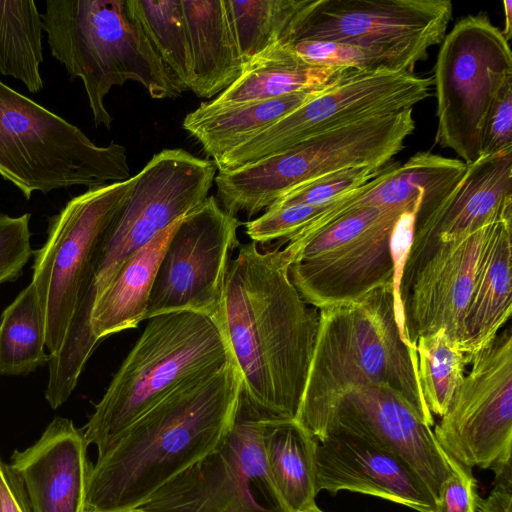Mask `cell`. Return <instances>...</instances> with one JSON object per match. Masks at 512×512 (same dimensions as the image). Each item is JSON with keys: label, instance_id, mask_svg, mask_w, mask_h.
I'll use <instances>...</instances> for the list:
<instances>
[{"label": "cell", "instance_id": "9c48e42d", "mask_svg": "<svg viewBox=\"0 0 512 512\" xmlns=\"http://www.w3.org/2000/svg\"><path fill=\"white\" fill-rule=\"evenodd\" d=\"M270 416L276 415L241 390L231 424L216 448L136 510L290 512L271 480L263 454L261 429Z\"/></svg>", "mask_w": 512, "mask_h": 512}, {"label": "cell", "instance_id": "52a82bcc", "mask_svg": "<svg viewBox=\"0 0 512 512\" xmlns=\"http://www.w3.org/2000/svg\"><path fill=\"white\" fill-rule=\"evenodd\" d=\"M414 130L412 108L361 119L254 163L219 172L214 179L215 197L228 214L251 217L319 176L349 167H384L404 149Z\"/></svg>", "mask_w": 512, "mask_h": 512}, {"label": "cell", "instance_id": "30bf717a", "mask_svg": "<svg viewBox=\"0 0 512 512\" xmlns=\"http://www.w3.org/2000/svg\"><path fill=\"white\" fill-rule=\"evenodd\" d=\"M433 71L435 142L470 165L481 157L493 102L512 79L509 41L488 16L468 15L445 35Z\"/></svg>", "mask_w": 512, "mask_h": 512}, {"label": "cell", "instance_id": "277c9868", "mask_svg": "<svg viewBox=\"0 0 512 512\" xmlns=\"http://www.w3.org/2000/svg\"><path fill=\"white\" fill-rule=\"evenodd\" d=\"M368 382L390 385L434 426L418 382L415 346L407 343L398 320L393 283L319 310L296 420L310 419L347 389Z\"/></svg>", "mask_w": 512, "mask_h": 512}, {"label": "cell", "instance_id": "b9f144b4", "mask_svg": "<svg viewBox=\"0 0 512 512\" xmlns=\"http://www.w3.org/2000/svg\"><path fill=\"white\" fill-rule=\"evenodd\" d=\"M302 512H324V511H322L321 509H319V508L317 507V505H314V506H312L311 508H309V509H307V510H305V511H302Z\"/></svg>", "mask_w": 512, "mask_h": 512}, {"label": "cell", "instance_id": "7a4b0ae2", "mask_svg": "<svg viewBox=\"0 0 512 512\" xmlns=\"http://www.w3.org/2000/svg\"><path fill=\"white\" fill-rule=\"evenodd\" d=\"M241 384L231 358L133 422L90 467L85 512H133L213 451L231 424Z\"/></svg>", "mask_w": 512, "mask_h": 512}, {"label": "cell", "instance_id": "9a60e30c", "mask_svg": "<svg viewBox=\"0 0 512 512\" xmlns=\"http://www.w3.org/2000/svg\"><path fill=\"white\" fill-rule=\"evenodd\" d=\"M300 424L318 442L349 438L397 455L422 479L436 502L453 475V459L437 442L432 427L388 384L355 385Z\"/></svg>", "mask_w": 512, "mask_h": 512}, {"label": "cell", "instance_id": "4dcf8cb0", "mask_svg": "<svg viewBox=\"0 0 512 512\" xmlns=\"http://www.w3.org/2000/svg\"><path fill=\"white\" fill-rule=\"evenodd\" d=\"M417 376L425 404L433 416L447 410L464 376L466 361L461 348L444 329L421 336L415 343Z\"/></svg>", "mask_w": 512, "mask_h": 512}, {"label": "cell", "instance_id": "7c38bea8", "mask_svg": "<svg viewBox=\"0 0 512 512\" xmlns=\"http://www.w3.org/2000/svg\"><path fill=\"white\" fill-rule=\"evenodd\" d=\"M432 85V77L415 73L347 69L318 95L213 162L219 172L232 171L361 119L413 109Z\"/></svg>", "mask_w": 512, "mask_h": 512}, {"label": "cell", "instance_id": "ab89813d", "mask_svg": "<svg viewBox=\"0 0 512 512\" xmlns=\"http://www.w3.org/2000/svg\"><path fill=\"white\" fill-rule=\"evenodd\" d=\"M0 497L3 512H33L25 488L9 464L0 457Z\"/></svg>", "mask_w": 512, "mask_h": 512}, {"label": "cell", "instance_id": "ffe728a7", "mask_svg": "<svg viewBox=\"0 0 512 512\" xmlns=\"http://www.w3.org/2000/svg\"><path fill=\"white\" fill-rule=\"evenodd\" d=\"M315 467L317 493L359 492L418 512H430L437 505L429 488L403 459L362 441L328 438L318 442Z\"/></svg>", "mask_w": 512, "mask_h": 512}, {"label": "cell", "instance_id": "f35d334b", "mask_svg": "<svg viewBox=\"0 0 512 512\" xmlns=\"http://www.w3.org/2000/svg\"><path fill=\"white\" fill-rule=\"evenodd\" d=\"M493 488L486 498L478 497L477 512H512V464L503 463L494 469Z\"/></svg>", "mask_w": 512, "mask_h": 512}, {"label": "cell", "instance_id": "d4e9b609", "mask_svg": "<svg viewBox=\"0 0 512 512\" xmlns=\"http://www.w3.org/2000/svg\"><path fill=\"white\" fill-rule=\"evenodd\" d=\"M327 86L269 100L219 107H209L203 102L186 115L183 128L215 161L293 112Z\"/></svg>", "mask_w": 512, "mask_h": 512}, {"label": "cell", "instance_id": "8fae6325", "mask_svg": "<svg viewBox=\"0 0 512 512\" xmlns=\"http://www.w3.org/2000/svg\"><path fill=\"white\" fill-rule=\"evenodd\" d=\"M407 213L355 209L307 238L287 242L294 257L289 276L305 302L320 310L392 284V238Z\"/></svg>", "mask_w": 512, "mask_h": 512}, {"label": "cell", "instance_id": "5bb4252c", "mask_svg": "<svg viewBox=\"0 0 512 512\" xmlns=\"http://www.w3.org/2000/svg\"><path fill=\"white\" fill-rule=\"evenodd\" d=\"M216 169L213 161L180 148L153 155L136 174L130 196L106 232L90 293L92 306L133 254L208 197Z\"/></svg>", "mask_w": 512, "mask_h": 512}, {"label": "cell", "instance_id": "e575fe53", "mask_svg": "<svg viewBox=\"0 0 512 512\" xmlns=\"http://www.w3.org/2000/svg\"><path fill=\"white\" fill-rule=\"evenodd\" d=\"M328 204L268 208L260 217L245 223L246 234L256 243L274 240L287 243L293 235L323 213Z\"/></svg>", "mask_w": 512, "mask_h": 512}, {"label": "cell", "instance_id": "ba28073f", "mask_svg": "<svg viewBox=\"0 0 512 512\" xmlns=\"http://www.w3.org/2000/svg\"><path fill=\"white\" fill-rule=\"evenodd\" d=\"M0 176L30 199L71 186L128 180L126 148L98 146L78 127L0 81Z\"/></svg>", "mask_w": 512, "mask_h": 512}, {"label": "cell", "instance_id": "8d00e7d4", "mask_svg": "<svg viewBox=\"0 0 512 512\" xmlns=\"http://www.w3.org/2000/svg\"><path fill=\"white\" fill-rule=\"evenodd\" d=\"M512 149V79L498 93L489 111L480 158Z\"/></svg>", "mask_w": 512, "mask_h": 512}, {"label": "cell", "instance_id": "d590c367", "mask_svg": "<svg viewBox=\"0 0 512 512\" xmlns=\"http://www.w3.org/2000/svg\"><path fill=\"white\" fill-rule=\"evenodd\" d=\"M30 214L0 213V284L16 280L32 255Z\"/></svg>", "mask_w": 512, "mask_h": 512}, {"label": "cell", "instance_id": "f1b7e54d", "mask_svg": "<svg viewBox=\"0 0 512 512\" xmlns=\"http://www.w3.org/2000/svg\"><path fill=\"white\" fill-rule=\"evenodd\" d=\"M44 318L31 282L3 311L0 320V373L28 374L48 362Z\"/></svg>", "mask_w": 512, "mask_h": 512}, {"label": "cell", "instance_id": "ac0fdd59", "mask_svg": "<svg viewBox=\"0 0 512 512\" xmlns=\"http://www.w3.org/2000/svg\"><path fill=\"white\" fill-rule=\"evenodd\" d=\"M512 216V149L479 158L466 171L438 207L414 224L400 296L440 243L462 238L482 227Z\"/></svg>", "mask_w": 512, "mask_h": 512}, {"label": "cell", "instance_id": "74e56055", "mask_svg": "<svg viewBox=\"0 0 512 512\" xmlns=\"http://www.w3.org/2000/svg\"><path fill=\"white\" fill-rule=\"evenodd\" d=\"M452 468L453 475L443 486L437 505L430 512H477L479 495L472 468L454 459Z\"/></svg>", "mask_w": 512, "mask_h": 512}, {"label": "cell", "instance_id": "e0dca14e", "mask_svg": "<svg viewBox=\"0 0 512 512\" xmlns=\"http://www.w3.org/2000/svg\"><path fill=\"white\" fill-rule=\"evenodd\" d=\"M447 410L434 424L441 448L469 467L494 469L511 461L512 335L499 333L471 362Z\"/></svg>", "mask_w": 512, "mask_h": 512}, {"label": "cell", "instance_id": "83f0119b", "mask_svg": "<svg viewBox=\"0 0 512 512\" xmlns=\"http://www.w3.org/2000/svg\"><path fill=\"white\" fill-rule=\"evenodd\" d=\"M43 31L33 0L0 1V75L21 81L31 93L43 88Z\"/></svg>", "mask_w": 512, "mask_h": 512}, {"label": "cell", "instance_id": "7402d4cb", "mask_svg": "<svg viewBox=\"0 0 512 512\" xmlns=\"http://www.w3.org/2000/svg\"><path fill=\"white\" fill-rule=\"evenodd\" d=\"M512 216L492 225L479 259L464 319L466 364L490 346L511 316Z\"/></svg>", "mask_w": 512, "mask_h": 512}, {"label": "cell", "instance_id": "2e32d148", "mask_svg": "<svg viewBox=\"0 0 512 512\" xmlns=\"http://www.w3.org/2000/svg\"><path fill=\"white\" fill-rule=\"evenodd\" d=\"M242 223L208 196L182 218L161 258L145 319L176 311L213 317Z\"/></svg>", "mask_w": 512, "mask_h": 512}, {"label": "cell", "instance_id": "44dd1931", "mask_svg": "<svg viewBox=\"0 0 512 512\" xmlns=\"http://www.w3.org/2000/svg\"><path fill=\"white\" fill-rule=\"evenodd\" d=\"M87 447L82 430L55 417L32 446L13 453L9 465L33 512H85Z\"/></svg>", "mask_w": 512, "mask_h": 512}, {"label": "cell", "instance_id": "60d3db41", "mask_svg": "<svg viewBox=\"0 0 512 512\" xmlns=\"http://www.w3.org/2000/svg\"><path fill=\"white\" fill-rule=\"evenodd\" d=\"M504 11V29L501 30L507 41L512 36V1L505 0L502 2Z\"/></svg>", "mask_w": 512, "mask_h": 512}, {"label": "cell", "instance_id": "cb8c5ba5", "mask_svg": "<svg viewBox=\"0 0 512 512\" xmlns=\"http://www.w3.org/2000/svg\"><path fill=\"white\" fill-rule=\"evenodd\" d=\"M345 70L310 63L277 41L245 63L241 76L231 86L204 103L219 107L321 89Z\"/></svg>", "mask_w": 512, "mask_h": 512}, {"label": "cell", "instance_id": "3957f363", "mask_svg": "<svg viewBox=\"0 0 512 512\" xmlns=\"http://www.w3.org/2000/svg\"><path fill=\"white\" fill-rule=\"evenodd\" d=\"M136 182L88 188L49 219L47 239L35 252L33 279L41 305L50 377L76 385L98 344L90 301L101 245Z\"/></svg>", "mask_w": 512, "mask_h": 512}, {"label": "cell", "instance_id": "f546056e", "mask_svg": "<svg viewBox=\"0 0 512 512\" xmlns=\"http://www.w3.org/2000/svg\"><path fill=\"white\" fill-rule=\"evenodd\" d=\"M126 7L160 59L189 90L192 61L181 0H126Z\"/></svg>", "mask_w": 512, "mask_h": 512}, {"label": "cell", "instance_id": "4fadbf2b", "mask_svg": "<svg viewBox=\"0 0 512 512\" xmlns=\"http://www.w3.org/2000/svg\"><path fill=\"white\" fill-rule=\"evenodd\" d=\"M450 0H305L279 42H336L411 64L428 58L452 19Z\"/></svg>", "mask_w": 512, "mask_h": 512}, {"label": "cell", "instance_id": "8992f818", "mask_svg": "<svg viewBox=\"0 0 512 512\" xmlns=\"http://www.w3.org/2000/svg\"><path fill=\"white\" fill-rule=\"evenodd\" d=\"M41 18L53 57L72 79L81 78L96 126L111 127L104 98L113 86L136 81L155 99L186 91L129 15L126 0H47Z\"/></svg>", "mask_w": 512, "mask_h": 512}, {"label": "cell", "instance_id": "836d02e7", "mask_svg": "<svg viewBox=\"0 0 512 512\" xmlns=\"http://www.w3.org/2000/svg\"><path fill=\"white\" fill-rule=\"evenodd\" d=\"M382 168L362 166L330 172L289 190L268 208L326 204L359 188L374 178Z\"/></svg>", "mask_w": 512, "mask_h": 512}, {"label": "cell", "instance_id": "603a6c76", "mask_svg": "<svg viewBox=\"0 0 512 512\" xmlns=\"http://www.w3.org/2000/svg\"><path fill=\"white\" fill-rule=\"evenodd\" d=\"M198 97L222 93L242 74L244 62L229 26L224 0H181Z\"/></svg>", "mask_w": 512, "mask_h": 512}, {"label": "cell", "instance_id": "4316f807", "mask_svg": "<svg viewBox=\"0 0 512 512\" xmlns=\"http://www.w3.org/2000/svg\"><path fill=\"white\" fill-rule=\"evenodd\" d=\"M309 432L296 420L268 417L261 429V444L271 480L290 512L315 504V451Z\"/></svg>", "mask_w": 512, "mask_h": 512}, {"label": "cell", "instance_id": "484cf974", "mask_svg": "<svg viewBox=\"0 0 512 512\" xmlns=\"http://www.w3.org/2000/svg\"><path fill=\"white\" fill-rule=\"evenodd\" d=\"M181 220L133 254L96 298L91 314V329L98 342L109 335L135 328L145 320L161 258Z\"/></svg>", "mask_w": 512, "mask_h": 512}, {"label": "cell", "instance_id": "ee69618b", "mask_svg": "<svg viewBox=\"0 0 512 512\" xmlns=\"http://www.w3.org/2000/svg\"><path fill=\"white\" fill-rule=\"evenodd\" d=\"M133 512H141V511L135 510V511H133Z\"/></svg>", "mask_w": 512, "mask_h": 512}, {"label": "cell", "instance_id": "6da1fadb", "mask_svg": "<svg viewBox=\"0 0 512 512\" xmlns=\"http://www.w3.org/2000/svg\"><path fill=\"white\" fill-rule=\"evenodd\" d=\"M294 258L279 246H240L212 317L241 375V390L281 418L296 419L319 324V310L289 276Z\"/></svg>", "mask_w": 512, "mask_h": 512}, {"label": "cell", "instance_id": "d6986e66", "mask_svg": "<svg viewBox=\"0 0 512 512\" xmlns=\"http://www.w3.org/2000/svg\"><path fill=\"white\" fill-rule=\"evenodd\" d=\"M493 224L440 243L416 272L402 298L404 335L410 345L444 329L461 348L479 259Z\"/></svg>", "mask_w": 512, "mask_h": 512}, {"label": "cell", "instance_id": "d6a6232c", "mask_svg": "<svg viewBox=\"0 0 512 512\" xmlns=\"http://www.w3.org/2000/svg\"><path fill=\"white\" fill-rule=\"evenodd\" d=\"M287 46L302 59L319 66L414 73V67L401 58L351 44L308 41Z\"/></svg>", "mask_w": 512, "mask_h": 512}, {"label": "cell", "instance_id": "5b68a950", "mask_svg": "<svg viewBox=\"0 0 512 512\" xmlns=\"http://www.w3.org/2000/svg\"><path fill=\"white\" fill-rule=\"evenodd\" d=\"M148 320L82 430L97 457L159 402L214 374L232 358L210 316L176 311Z\"/></svg>", "mask_w": 512, "mask_h": 512}, {"label": "cell", "instance_id": "1f68e13d", "mask_svg": "<svg viewBox=\"0 0 512 512\" xmlns=\"http://www.w3.org/2000/svg\"><path fill=\"white\" fill-rule=\"evenodd\" d=\"M305 0H224L229 26L247 63L279 41Z\"/></svg>", "mask_w": 512, "mask_h": 512}, {"label": "cell", "instance_id": "7bdbcfd3", "mask_svg": "<svg viewBox=\"0 0 512 512\" xmlns=\"http://www.w3.org/2000/svg\"><path fill=\"white\" fill-rule=\"evenodd\" d=\"M0 512H3V506H2L1 497H0Z\"/></svg>", "mask_w": 512, "mask_h": 512}]
</instances>
